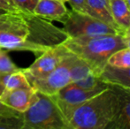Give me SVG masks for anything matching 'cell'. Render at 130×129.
Segmentation results:
<instances>
[{"mask_svg":"<svg viewBox=\"0 0 130 129\" xmlns=\"http://www.w3.org/2000/svg\"><path fill=\"white\" fill-rule=\"evenodd\" d=\"M22 113L20 116L0 114V129H22Z\"/></svg>","mask_w":130,"mask_h":129,"instance_id":"17","label":"cell"},{"mask_svg":"<svg viewBox=\"0 0 130 129\" xmlns=\"http://www.w3.org/2000/svg\"><path fill=\"white\" fill-rule=\"evenodd\" d=\"M86 13L107 23L119 30L122 35L124 34V32L120 30L114 22L109 0H86Z\"/></svg>","mask_w":130,"mask_h":129,"instance_id":"11","label":"cell"},{"mask_svg":"<svg viewBox=\"0 0 130 129\" xmlns=\"http://www.w3.org/2000/svg\"><path fill=\"white\" fill-rule=\"evenodd\" d=\"M122 37H123V41H124V43H125L126 47L130 49V35H126V34H124V35H122Z\"/></svg>","mask_w":130,"mask_h":129,"instance_id":"24","label":"cell"},{"mask_svg":"<svg viewBox=\"0 0 130 129\" xmlns=\"http://www.w3.org/2000/svg\"><path fill=\"white\" fill-rule=\"evenodd\" d=\"M107 65L116 68H127L130 66V49L123 48L112 53L107 60Z\"/></svg>","mask_w":130,"mask_h":129,"instance_id":"16","label":"cell"},{"mask_svg":"<svg viewBox=\"0 0 130 129\" xmlns=\"http://www.w3.org/2000/svg\"><path fill=\"white\" fill-rule=\"evenodd\" d=\"M92 73H94V72L92 71L91 67L88 65V63L75 55V58L70 65L71 82L82 80Z\"/></svg>","mask_w":130,"mask_h":129,"instance_id":"15","label":"cell"},{"mask_svg":"<svg viewBox=\"0 0 130 129\" xmlns=\"http://www.w3.org/2000/svg\"><path fill=\"white\" fill-rule=\"evenodd\" d=\"M19 69V67L11 60L5 50L0 48V74L15 72Z\"/></svg>","mask_w":130,"mask_h":129,"instance_id":"19","label":"cell"},{"mask_svg":"<svg viewBox=\"0 0 130 129\" xmlns=\"http://www.w3.org/2000/svg\"><path fill=\"white\" fill-rule=\"evenodd\" d=\"M74 84L76 86L80 87L84 89H92V88H98V87H102V86H106L108 85V83L104 82L101 80V78L99 76L96 75V74L92 73L89 74V76L83 78L82 80L74 81Z\"/></svg>","mask_w":130,"mask_h":129,"instance_id":"18","label":"cell"},{"mask_svg":"<svg viewBox=\"0 0 130 129\" xmlns=\"http://www.w3.org/2000/svg\"><path fill=\"white\" fill-rule=\"evenodd\" d=\"M67 2L73 10L86 13V0H67Z\"/></svg>","mask_w":130,"mask_h":129,"instance_id":"22","label":"cell"},{"mask_svg":"<svg viewBox=\"0 0 130 129\" xmlns=\"http://www.w3.org/2000/svg\"><path fill=\"white\" fill-rule=\"evenodd\" d=\"M0 83L6 89L33 88L22 68L8 73L0 74Z\"/></svg>","mask_w":130,"mask_h":129,"instance_id":"14","label":"cell"},{"mask_svg":"<svg viewBox=\"0 0 130 129\" xmlns=\"http://www.w3.org/2000/svg\"><path fill=\"white\" fill-rule=\"evenodd\" d=\"M62 29L69 37L78 36H96L102 34H121L119 30L107 23L77 11H69L68 17L63 23Z\"/></svg>","mask_w":130,"mask_h":129,"instance_id":"4","label":"cell"},{"mask_svg":"<svg viewBox=\"0 0 130 129\" xmlns=\"http://www.w3.org/2000/svg\"><path fill=\"white\" fill-rule=\"evenodd\" d=\"M124 34H126V35H130V27L129 28H127V29L124 31ZM123 34V35H124Z\"/></svg>","mask_w":130,"mask_h":129,"instance_id":"25","label":"cell"},{"mask_svg":"<svg viewBox=\"0 0 130 129\" xmlns=\"http://www.w3.org/2000/svg\"><path fill=\"white\" fill-rule=\"evenodd\" d=\"M99 77L108 84L119 85L130 89V66L127 68H116L106 65Z\"/></svg>","mask_w":130,"mask_h":129,"instance_id":"12","label":"cell"},{"mask_svg":"<svg viewBox=\"0 0 130 129\" xmlns=\"http://www.w3.org/2000/svg\"><path fill=\"white\" fill-rule=\"evenodd\" d=\"M62 44L71 52L83 59L99 76L107 65L110 56L126 48L121 34H102L96 36L69 37Z\"/></svg>","mask_w":130,"mask_h":129,"instance_id":"2","label":"cell"},{"mask_svg":"<svg viewBox=\"0 0 130 129\" xmlns=\"http://www.w3.org/2000/svg\"><path fill=\"white\" fill-rule=\"evenodd\" d=\"M108 87L109 84L92 89H84L76 86L74 82H70L62 88L56 95L52 97L54 98L65 119L66 115L70 112L71 109L96 96L100 92L106 89Z\"/></svg>","mask_w":130,"mask_h":129,"instance_id":"7","label":"cell"},{"mask_svg":"<svg viewBox=\"0 0 130 129\" xmlns=\"http://www.w3.org/2000/svg\"><path fill=\"white\" fill-rule=\"evenodd\" d=\"M118 97V110L106 129H130V89L109 84Z\"/></svg>","mask_w":130,"mask_h":129,"instance_id":"8","label":"cell"},{"mask_svg":"<svg viewBox=\"0 0 130 129\" xmlns=\"http://www.w3.org/2000/svg\"><path fill=\"white\" fill-rule=\"evenodd\" d=\"M22 119V129H68L54 98L37 90Z\"/></svg>","mask_w":130,"mask_h":129,"instance_id":"3","label":"cell"},{"mask_svg":"<svg viewBox=\"0 0 130 129\" xmlns=\"http://www.w3.org/2000/svg\"><path fill=\"white\" fill-rule=\"evenodd\" d=\"M118 97L108 87L90 99L71 109L65 121L68 129H106L118 110Z\"/></svg>","mask_w":130,"mask_h":129,"instance_id":"1","label":"cell"},{"mask_svg":"<svg viewBox=\"0 0 130 129\" xmlns=\"http://www.w3.org/2000/svg\"><path fill=\"white\" fill-rule=\"evenodd\" d=\"M0 8L7 11L9 12H19L15 5L12 0H0Z\"/></svg>","mask_w":130,"mask_h":129,"instance_id":"23","label":"cell"},{"mask_svg":"<svg viewBox=\"0 0 130 129\" xmlns=\"http://www.w3.org/2000/svg\"><path fill=\"white\" fill-rule=\"evenodd\" d=\"M126 2H127V5H128V7H129V9H130V0H126Z\"/></svg>","mask_w":130,"mask_h":129,"instance_id":"27","label":"cell"},{"mask_svg":"<svg viewBox=\"0 0 130 129\" xmlns=\"http://www.w3.org/2000/svg\"><path fill=\"white\" fill-rule=\"evenodd\" d=\"M70 52L63 44L52 47L38 56L34 63L27 68L23 69L28 81L43 79L52 72L61 60Z\"/></svg>","mask_w":130,"mask_h":129,"instance_id":"6","label":"cell"},{"mask_svg":"<svg viewBox=\"0 0 130 129\" xmlns=\"http://www.w3.org/2000/svg\"><path fill=\"white\" fill-rule=\"evenodd\" d=\"M111 12L118 28L125 31L130 27V9L126 0H109Z\"/></svg>","mask_w":130,"mask_h":129,"instance_id":"13","label":"cell"},{"mask_svg":"<svg viewBox=\"0 0 130 129\" xmlns=\"http://www.w3.org/2000/svg\"><path fill=\"white\" fill-rule=\"evenodd\" d=\"M34 14L46 21H56L64 23L68 17L69 11L60 0H38Z\"/></svg>","mask_w":130,"mask_h":129,"instance_id":"9","label":"cell"},{"mask_svg":"<svg viewBox=\"0 0 130 129\" xmlns=\"http://www.w3.org/2000/svg\"><path fill=\"white\" fill-rule=\"evenodd\" d=\"M20 12L34 14V10L38 0H12Z\"/></svg>","mask_w":130,"mask_h":129,"instance_id":"20","label":"cell"},{"mask_svg":"<svg viewBox=\"0 0 130 129\" xmlns=\"http://www.w3.org/2000/svg\"><path fill=\"white\" fill-rule=\"evenodd\" d=\"M4 89H5V87L0 83V95H1V93L3 92ZM0 114H4V115H15V116L21 115V112H16L15 110H12V108L5 105L4 103H1V101H0Z\"/></svg>","mask_w":130,"mask_h":129,"instance_id":"21","label":"cell"},{"mask_svg":"<svg viewBox=\"0 0 130 129\" xmlns=\"http://www.w3.org/2000/svg\"><path fill=\"white\" fill-rule=\"evenodd\" d=\"M6 12H7V11H5V10H4V9H1V8H0V15L6 13Z\"/></svg>","mask_w":130,"mask_h":129,"instance_id":"26","label":"cell"},{"mask_svg":"<svg viewBox=\"0 0 130 129\" xmlns=\"http://www.w3.org/2000/svg\"><path fill=\"white\" fill-rule=\"evenodd\" d=\"M36 90L34 88L5 89L0 95V101L6 106L21 113L30 106Z\"/></svg>","mask_w":130,"mask_h":129,"instance_id":"10","label":"cell"},{"mask_svg":"<svg viewBox=\"0 0 130 129\" xmlns=\"http://www.w3.org/2000/svg\"><path fill=\"white\" fill-rule=\"evenodd\" d=\"M74 58L75 55L70 51L46 77L29 81L32 88L45 95H56L62 88L71 82L70 65Z\"/></svg>","mask_w":130,"mask_h":129,"instance_id":"5","label":"cell"},{"mask_svg":"<svg viewBox=\"0 0 130 129\" xmlns=\"http://www.w3.org/2000/svg\"><path fill=\"white\" fill-rule=\"evenodd\" d=\"M60 1L64 2V3H66V2H67V0H60Z\"/></svg>","mask_w":130,"mask_h":129,"instance_id":"28","label":"cell"}]
</instances>
